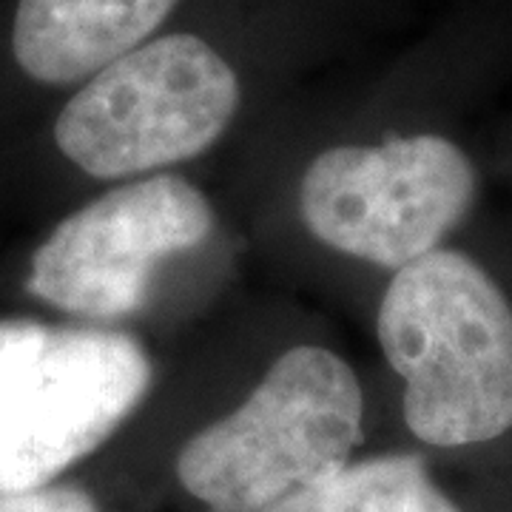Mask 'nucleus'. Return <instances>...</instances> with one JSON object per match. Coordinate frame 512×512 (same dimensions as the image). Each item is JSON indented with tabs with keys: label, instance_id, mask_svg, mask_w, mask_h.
Returning a JSON list of instances; mask_svg holds the SVG:
<instances>
[{
	"label": "nucleus",
	"instance_id": "f03ea898",
	"mask_svg": "<svg viewBox=\"0 0 512 512\" xmlns=\"http://www.w3.org/2000/svg\"><path fill=\"white\" fill-rule=\"evenodd\" d=\"M362 421L356 370L322 345H296L237 410L185 441L174 470L205 510L262 512L353 461Z\"/></svg>",
	"mask_w": 512,
	"mask_h": 512
},
{
	"label": "nucleus",
	"instance_id": "423d86ee",
	"mask_svg": "<svg viewBox=\"0 0 512 512\" xmlns=\"http://www.w3.org/2000/svg\"><path fill=\"white\" fill-rule=\"evenodd\" d=\"M154 379L146 348L120 330H55L0 396V493L55 484L140 407Z\"/></svg>",
	"mask_w": 512,
	"mask_h": 512
},
{
	"label": "nucleus",
	"instance_id": "9d476101",
	"mask_svg": "<svg viewBox=\"0 0 512 512\" xmlns=\"http://www.w3.org/2000/svg\"><path fill=\"white\" fill-rule=\"evenodd\" d=\"M0 512H100V507L83 487L46 484L32 490H3Z\"/></svg>",
	"mask_w": 512,
	"mask_h": 512
},
{
	"label": "nucleus",
	"instance_id": "39448f33",
	"mask_svg": "<svg viewBox=\"0 0 512 512\" xmlns=\"http://www.w3.org/2000/svg\"><path fill=\"white\" fill-rule=\"evenodd\" d=\"M214 208L177 174H148L77 208L37 245L26 288L49 308L89 322H117L151 299L165 259L214 234Z\"/></svg>",
	"mask_w": 512,
	"mask_h": 512
},
{
	"label": "nucleus",
	"instance_id": "0eeeda50",
	"mask_svg": "<svg viewBox=\"0 0 512 512\" xmlns=\"http://www.w3.org/2000/svg\"><path fill=\"white\" fill-rule=\"evenodd\" d=\"M180 0H18L12 52L46 86L89 80L143 46Z\"/></svg>",
	"mask_w": 512,
	"mask_h": 512
},
{
	"label": "nucleus",
	"instance_id": "7ed1b4c3",
	"mask_svg": "<svg viewBox=\"0 0 512 512\" xmlns=\"http://www.w3.org/2000/svg\"><path fill=\"white\" fill-rule=\"evenodd\" d=\"M234 66L197 35H165L92 74L57 114L60 154L94 180L148 177L200 157L237 117Z\"/></svg>",
	"mask_w": 512,
	"mask_h": 512
},
{
	"label": "nucleus",
	"instance_id": "1a4fd4ad",
	"mask_svg": "<svg viewBox=\"0 0 512 512\" xmlns=\"http://www.w3.org/2000/svg\"><path fill=\"white\" fill-rule=\"evenodd\" d=\"M55 330L32 319L0 322V396L35 365Z\"/></svg>",
	"mask_w": 512,
	"mask_h": 512
},
{
	"label": "nucleus",
	"instance_id": "f257e3e1",
	"mask_svg": "<svg viewBox=\"0 0 512 512\" xmlns=\"http://www.w3.org/2000/svg\"><path fill=\"white\" fill-rule=\"evenodd\" d=\"M376 336L421 444L461 450L510 433L512 302L478 259L444 245L393 271Z\"/></svg>",
	"mask_w": 512,
	"mask_h": 512
},
{
	"label": "nucleus",
	"instance_id": "20e7f679",
	"mask_svg": "<svg viewBox=\"0 0 512 512\" xmlns=\"http://www.w3.org/2000/svg\"><path fill=\"white\" fill-rule=\"evenodd\" d=\"M478 165L444 134L333 146L299 183V214L322 245L399 271L444 248L478 200Z\"/></svg>",
	"mask_w": 512,
	"mask_h": 512
},
{
	"label": "nucleus",
	"instance_id": "6e6552de",
	"mask_svg": "<svg viewBox=\"0 0 512 512\" xmlns=\"http://www.w3.org/2000/svg\"><path fill=\"white\" fill-rule=\"evenodd\" d=\"M262 512H461L413 453H387L345 467L285 495Z\"/></svg>",
	"mask_w": 512,
	"mask_h": 512
}]
</instances>
